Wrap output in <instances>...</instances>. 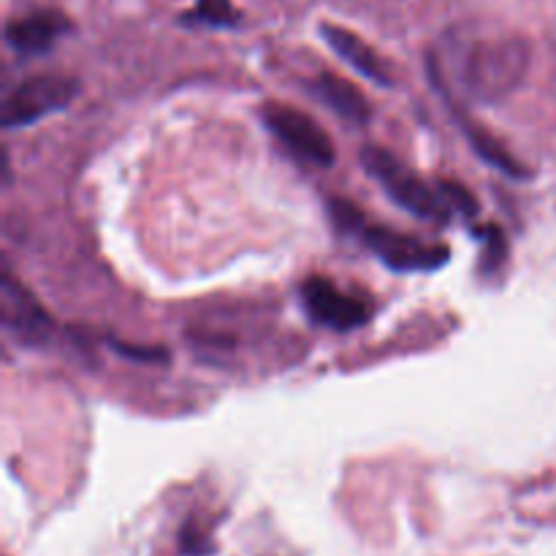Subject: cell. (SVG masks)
Segmentation results:
<instances>
[{
	"mask_svg": "<svg viewBox=\"0 0 556 556\" xmlns=\"http://www.w3.org/2000/svg\"><path fill=\"white\" fill-rule=\"evenodd\" d=\"M530 68V47L521 38H489L462 52V87L478 103L505 101L525 81Z\"/></svg>",
	"mask_w": 556,
	"mask_h": 556,
	"instance_id": "1",
	"label": "cell"
},
{
	"mask_svg": "<svg viewBox=\"0 0 556 556\" xmlns=\"http://www.w3.org/2000/svg\"><path fill=\"white\" fill-rule=\"evenodd\" d=\"M362 166L380 188L386 190L396 206L416 215L418 220L434 223V226H445L454 217L448 201L443 199L438 185H429L427 179L418 177L407 163L391 155L389 150L378 144H367L362 150Z\"/></svg>",
	"mask_w": 556,
	"mask_h": 556,
	"instance_id": "2",
	"label": "cell"
},
{
	"mask_svg": "<svg viewBox=\"0 0 556 556\" xmlns=\"http://www.w3.org/2000/svg\"><path fill=\"white\" fill-rule=\"evenodd\" d=\"M367 250H372L375 258L391 271L400 275H418V271H440L451 261V248L443 242H421L416 237L394 231V228L375 226L362 220L356 231L351 233Z\"/></svg>",
	"mask_w": 556,
	"mask_h": 556,
	"instance_id": "3",
	"label": "cell"
},
{
	"mask_svg": "<svg viewBox=\"0 0 556 556\" xmlns=\"http://www.w3.org/2000/svg\"><path fill=\"white\" fill-rule=\"evenodd\" d=\"M81 92L79 79L65 74H38L20 81L14 90L5 96L0 123L3 128H27L38 119L49 117L54 112H63L74 103Z\"/></svg>",
	"mask_w": 556,
	"mask_h": 556,
	"instance_id": "4",
	"label": "cell"
},
{
	"mask_svg": "<svg viewBox=\"0 0 556 556\" xmlns=\"http://www.w3.org/2000/svg\"><path fill=\"white\" fill-rule=\"evenodd\" d=\"M266 130L296 157L299 163L313 168H331L337 161V150L331 136L315 123L309 114L286 103H266L261 109Z\"/></svg>",
	"mask_w": 556,
	"mask_h": 556,
	"instance_id": "5",
	"label": "cell"
},
{
	"mask_svg": "<svg viewBox=\"0 0 556 556\" xmlns=\"http://www.w3.org/2000/svg\"><path fill=\"white\" fill-rule=\"evenodd\" d=\"M302 304L315 326H324L329 331H342V334L362 329L372 318V309H369L367 302L351 296L340 286H334L329 277L320 275L304 280Z\"/></svg>",
	"mask_w": 556,
	"mask_h": 556,
	"instance_id": "6",
	"label": "cell"
},
{
	"mask_svg": "<svg viewBox=\"0 0 556 556\" xmlns=\"http://www.w3.org/2000/svg\"><path fill=\"white\" fill-rule=\"evenodd\" d=\"M3 324L20 345H43L54 329L47 309L25 288L16 286L11 275L3 277Z\"/></svg>",
	"mask_w": 556,
	"mask_h": 556,
	"instance_id": "7",
	"label": "cell"
},
{
	"mask_svg": "<svg viewBox=\"0 0 556 556\" xmlns=\"http://www.w3.org/2000/svg\"><path fill=\"white\" fill-rule=\"evenodd\" d=\"M68 30L71 20L63 11L43 9L20 16V20H11L5 25V41L22 58H36V54L49 52Z\"/></svg>",
	"mask_w": 556,
	"mask_h": 556,
	"instance_id": "8",
	"label": "cell"
},
{
	"mask_svg": "<svg viewBox=\"0 0 556 556\" xmlns=\"http://www.w3.org/2000/svg\"><path fill=\"white\" fill-rule=\"evenodd\" d=\"M320 36H324V41L329 43V47L334 49V52L340 54V58L345 60V63L356 71V74H362L364 79L375 81V85H380V87L394 85V76H391L389 63H386V60L380 58V54L375 52L367 41H362L356 33L345 30V27H340V25H329V22H326V25H320Z\"/></svg>",
	"mask_w": 556,
	"mask_h": 556,
	"instance_id": "9",
	"label": "cell"
},
{
	"mask_svg": "<svg viewBox=\"0 0 556 556\" xmlns=\"http://www.w3.org/2000/svg\"><path fill=\"white\" fill-rule=\"evenodd\" d=\"M309 92H313L320 103H326L337 117L348 119V123L353 125H364L372 117L367 96H364L353 81H345L337 74H320L318 79L309 81Z\"/></svg>",
	"mask_w": 556,
	"mask_h": 556,
	"instance_id": "10",
	"label": "cell"
},
{
	"mask_svg": "<svg viewBox=\"0 0 556 556\" xmlns=\"http://www.w3.org/2000/svg\"><path fill=\"white\" fill-rule=\"evenodd\" d=\"M456 119H459L462 134L467 136V141H470V147L476 150V155L481 157V161H486L489 166H494L497 172H503L505 177H510V179H530L532 177L530 168H527L519 157L510 155L497 136L489 134L486 128H481V123H476L472 117H467V114L459 112V109H456Z\"/></svg>",
	"mask_w": 556,
	"mask_h": 556,
	"instance_id": "11",
	"label": "cell"
},
{
	"mask_svg": "<svg viewBox=\"0 0 556 556\" xmlns=\"http://www.w3.org/2000/svg\"><path fill=\"white\" fill-rule=\"evenodd\" d=\"M476 239H481V258H478V275L481 277H494L503 271V266L508 264V239L505 231L494 223L476 228Z\"/></svg>",
	"mask_w": 556,
	"mask_h": 556,
	"instance_id": "12",
	"label": "cell"
},
{
	"mask_svg": "<svg viewBox=\"0 0 556 556\" xmlns=\"http://www.w3.org/2000/svg\"><path fill=\"white\" fill-rule=\"evenodd\" d=\"M239 20L242 14L233 9L231 0H195V9L185 14L182 22L206 27H237Z\"/></svg>",
	"mask_w": 556,
	"mask_h": 556,
	"instance_id": "13",
	"label": "cell"
},
{
	"mask_svg": "<svg viewBox=\"0 0 556 556\" xmlns=\"http://www.w3.org/2000/svg\"><path fill=\"white\" fill-rule=\"evenodd\" d=\"M434 185L440 188L443 199L448 201V206H451V212H454V215L465 217V220H472V217H478V212H481V204H478V199L470 193V190L465 188V185L454 182V179H438Z\"/></svg>",
	"mask_w": 556,
	"mask_h": 556,
	"instance_id": "14",
	"label": "cell"
},
{
	"mask_svg": "<svg viewBox=\"0 0 556 556\" xmlns=\"http://www.w3.org/2000/svg\"><path fill=\"white\" fill-rule=\"evenodd\" d=\"M114 351L119 353L123 358H134V362H144V364H166L168 353L163 348H139V345H125V342H112Z\"/></svg>",
	"mask_w": 556,
	"mask_h": 556,
	"instance_id": "15",
	"label": "cell"
}]
</instances>
